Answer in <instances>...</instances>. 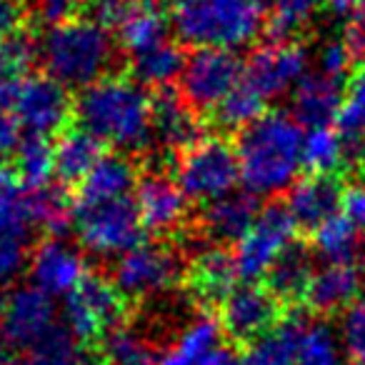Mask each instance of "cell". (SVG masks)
Wrapping results in <instances>:
<instances>
[{
  "mask_svg": "<svg viewBox=\"0 0 365 365\" xmlns=\"http://www.w3.org/2000/svg\"><path fill=\"white\" fill-rule=\"evenodd\" d=\"M76 118L103 145L135 153L153 143V98L135 78L106 76L81 91Z\"/></svg>",
  "mask_w": 365,
  "mask_h": 365,
  "instance_id": "1",
  "label": "cell"
},
{
  "mask_svg": "<svg viewBox=\"0 0 365 365\" xmlns=\"http://www.w3.org/2000/svg\"><path fill=\"white\" fill-rule=\"evenodd\" d=\"M303 128L293 115L263 113L238 133L240 182L253 195H275L293 188L303 168Z\"/></svg>",
  "mask_w": 365,
  "mask_h": 365,
  "instance_id": "2",
  "label": "cell"
},
{
  "mask_svg": "<svg viewBox=\"0 0 365 365\" xmlns=\"http://www.w3.org/2000/svg\"><path fill=\"white\" fill-rule=\"evenodd\" d=\"M38 56L46 66V76L66 88L86 91L106 78L115 58V48L106 28L91 18H71L48 26L38 43Z\"/></svg>",
  "mask_w": 365,
  "mask_h": 365,
  "instance_id": "3",
  "label": "cell"
},
{
  "mask_svg": "<svg viewBox=\"0 0 365 365\" xmlns=\"http://www.w3.org/2000/svg\"><path fill=\"white\" fill-rule=\"evenodd\" d=\"M170 26L188 46L235 51L263 33V0H170Z\"/></svg>",
  "mask_w": 365,
  "mask_h": 365,
  "instance_id": "4",
  "label": "cell"
},
{
  "mask_svg": "<svg viewBox=\"0 0 365 365\" xmlns=\"http://www.w3.org/2000/svg\"><path fill=\"white\" fill-rule=\"evenodd\" d=\"M0 106L16 115L28 135L51 138L66 133L76 113L68 88L51 76H6L0 78Z\"/></svg>",
  "mask_w": 365,
  "mask_h": 365,
  "instance_id": "5",
  "label": "cell"
},
{
  "mask_svg": "<svg viewBox=\"0 0 365 365\" xmlns=\"http://www.w3.org/2000/svg\"><path fill=\"white\" fill-rule=\"evenodd\" d=\"M173 180L193 203L208 205L233 193L240 180L235 148L223 138H198L193 145L178 153Z\"/></svg>",
  "mask_w": 365,
  "mask_h": 365,
  "instance_id": "6",
  "label": "cell"
},
{
  "mask_svg": "<svg viewBox=\"0 0 365 365\" xmlns=\"http://www.w3.org/2000/svg\"><path fill=\"white\" fill-rule=\"evenodd\" d=\"M73 228L86 250L96 255H125L143 243V225L133 200L120 198L101 205H76Z\"/></svg>",
  "mask_w": 365,
  "mask_h": 365,
  "instance_id": "7",
  "label": "cell"
},
{
  "mask_svg": "<svg viewBox=\"0 0 365 365\" xmlns=\"http://www.w3.org/2000/svg\"><path fill=\"white\" fill-rule=\"evenodd\" d=\"M128 313V298L113 280L88 273L76 290L66 298L63 318L66 328L83 343L108 338L120 328Z\"/></svg>",
  "mask_w": 365,
  "mask_h": 365,
  "instance_id": "8",
  "label": "cell"
},
{
  "mask_svg": "<svg viewBox=\"0 0 365 365\" xmlns=\"http://www.w3.org/2000/svg\"><path fill=\"white\" fill-rule=\"evenodd\" d=\"M243 78L245 66L235 51L198 48L182 68L180 96L195 113H215Z\"/></svg>",
  "mask_w": 365,
  "mask_h": 365,
  "instance_id": "9",
  "label": "cell"
},
{
  "mask_svg": "<svg viewBox=\"0 0 365 365\" xmlns=\"http://www.w3.org/2000/svg\"><path fill=\"white\" fill-rule=\"evenodd\" d=\"M295 228L298 225L285 205H265L253 228L243 235L240 243H235L233 258L240 280L255 283V280L265 278L273 263L280 258V253L293 243Z\"/></svg>",
  "mask_w": 365,
  "mask_h": 365,
  "instance_id": "10",
  "label": "cell"
},
{
  "mask_svg": "<svg viewBox=\"0 0 365 365\" xmlns=\"http://www.w3.org/2000/svg\"><path fill=\"white\" fill-rule=\"evenodd\" d=\"M182 273L175 250L158 243H140L120 255L113 270V283L125 298H150L170 290Z\"/></svg>",
  "mask_w": 365,
  "mask_h": 365,
  "instance_id": "11",
  "label": "cell"
},
{
  "mask_svg": "<svg viewBox=\"0 0 365 365\" xmlns=\"http://www.w3.org/2000/svg\"><path fill=\"white\" fill-rule=\"evenodd\" d=\"M308 51L295 41H273L255 48L245 63L243 81L263 101H275L293 93L298 83L308 76Z\"/></svg>",
  "mask_w": 365,
  "mask_h": 365,
  "instance_id": "12",
  "label": "cell"
},
{
  "mask_svg": "<svg viewBox=\"0 0 365 365\" xmlns=\"http://www.w3.org/2000/svg\"><path fill=\"white\" fill-rule=\"evenodd\" d=\"M56 328V303L36 285L16 288L0 300V343L28 350Z\"/></svg>",
  "mask_w": 365,
  "mask_h": 365,
  "instance_id": "13",
  "label": "cell"
},
{
  "mask_svg": "<svg viewBox=\"0 0 365 365\" xmlns=\"http://www.w3.org/2000/svg\"><path fill=\"white\" fill-rule=\"evenodd\" d=\"M283 300L270 293L268 285H238L220 303V325L235 343H253L280 323Z\"/></svg>",
  "mask_w": 365,
  "mask_h": 365,
  "instance_id": "14",
  "label": "cell"
},
{
  "mask_svg": "<svg viewBox=\"0 0 365 365\" xmlns=\"http://www.w3.org/2000/svg\"><path fill=\"white\" fill-rule=\"evenodd\" d=\"M133 203L150 233H173L188 215V198L178 188V182L163 173H148L138 180Z\"/></svg>",
  "mask_w": 365,
  "mask_h": 365,
  "instance_id": "15",
  "label": "cell"
},
{
  "mask_svg": "<svg viewBox=\"0 0 365 365\" xmlns=\"http://www.w3.org/2000/svg\"><path fill=\"white\" fill-rule=\"evenodd\" d=\"M31 280L38 290L51 298L71 295L88 275L86 260L73 245L58 238L43 240L31 258Z\"/></svg>",
  "mask_w": 365,
  "mask_h": 365,
  "instance_id": "16",
  "label": "cell"
},
{
  "mask_svg": "<svg viewBox=\"0 0 365 365\" xmlns=\"http://www.w3.org/2000/svg\"><path fill=\"white\" fill-rule=\"evenodd\" d=\"M363 295V270L355 263H328L315 270L303 303L315 313H338Z\"/></svg>",
  "mask_w": 365,
  "mask_h": 365,
  "instance_id": "17",
  "label": "cell"
},
{
  "mask_svg": "<svg viewBox=\"0 0 365 365\" xmlns=\"http://www.w3.org/2000/svg\"><path fill=\"white\" fill-rule=\"evenodd\" d=\"M340 200H343V188L333 175H308L290 188L285 208L298 228L315 230L340 213Z\"/></svg>",
  "mask_w": 365,
  "mask_h": 365,
  "instance_id": "18",
  "label": "cell"
},
{
  "mask_svg": "<svg viewBox=\"0 0 365 365\" xmlns=\"http://www.w3.org/2000/svg\"><path fill=\"white\" fill-rule=\"evenodd\" d=\"M238 268H235V258L228 250L210 245V248L200 250L193 255L188 263V273H185V283H188L190 293L200 300V303H223L235 288H238Z\"/></svg>",
  "mask_w": 365,
  "mask_h": 365,
  "instance_id": "19",
  "label": "cell"
},
{
  "mask_svg": "<svg viewBox=\"0 0 365 365\" xmlns=\"http://www.w3.org/2000/svg\"><path fill=\"white\" fill-rule=\"evenodd\" d=\"M153 138L163 148H170L178 153H182L198 138H203L195 110L185 103V98L168 91V88H163L153 98Z\"/></svg>",
  "mask_w": 365,
  "mask_h": 365,
  "instance_id": "20",
  "label": "cell"
},
{
  "mask_svg": "<svg viewBox=\"0 0 365 365\" xmlns=\"http://www.w3.org/2000/svg\"><path fill=\"white\" fill-rule=\"evenodd\" d=\"M345 103L343 86L325 73H308L293 91V113L295 120L308 128L330 125L338 118Z\"/></svg>",
  "mask_w": 365,
  "mask_h": 365,
  "instance_id": "21",
  "label": "cell"
},
{
  "mask_svg": "<svg viewBox=\"0 0 365 365\" xmlns=\"http://www.w3.org/2000/svg\"><path fill=\"white\" fill-rule=\"evenodd\" d=\"M258 195L253 193H228L223 198L205 205L203 228L215 243H240L243 235L253 228L260 215Z\"/></svg>",
  "mask_w": 365,
  "mask_h": 365,
  "instance_id": "22",
  "label": "cell"
},
{
  "mask_svg": "<svg viewBox=\"0 0 365 365\" xmlns=\"http://www.w3.org/2000/svg\"><path fill=\"white\" fill-rule=\"evenodd\" d=\"M138 185V173L128 158L103 155V160L91 170V175L78 185L76 205H101L128 198Z\"/></svg>",
  "mask_w": 365,
  "mask_h": 365,
  "instance_id": "23",
  "label": "cell"
},
{
  "mask_svg": "<svg viewBox=\"0 0 365 365\" xmlns=\"http://www.w3.org/2000/svg\"><path fill=\"white\" fill-rule=\"evenodd\" d=\"M103 143L96 135H91L83 128L66 130L58 135V143L53 145L56 158V178L63 185H81L91 170L103 160Z\"/></svg>",
  "mask_w": 365,
  "mask_h": 365,
  "instance_id": "24",
  "label": "cell"
},
{
  "mask_svg": "<svg viewBox=\"0 0 365 365\" xmlns=\"http://www.w3.org/2000/svg\"><path fill=\"white\" fill-rule=\"evenodd\" d=\"M313 258H310V250L303 243H290L288 248L280 253V258L273 263V268L265 275V283H268L270 293L275 295L283 303L290 300H303L308 283L313 278Z\"/></svg>",
  "mask_w": 365,
  "mask_h": 365,
  "instance_id": "25",
  "label": "cell"
},
{
  "mask_svg": "<svg viewBox=\"0 0 365 365\" xmlns=\"http://www.w3.org/2000/svg\"><path fill=\"white\" fill-rule=\"evenodd\" d=\"M182 68H185V56L182 48L178 43H173L170 38L153 48L130 56V71L140 86L150 88H168L173 81H180Z\"/></svg>",
  "mask_w": 365,
  "mask_h": 365,
  "instance_id": "26",
  "label": "cell"
},
{
  "mask_svg": "<svg viewBox=\"0 0 365 365\" xmlns=\"http://www.w3.org/2000/svg\"><path fill=\"white\" fill-rule=\"evenodd\" d=\"M303 318L280 320L270 333L253 340L243 353V365H295Z\"/></svg>",
  "mask_w": 365,
  "mask_h": 365,
  "instance_id": "27",
  "label": "cell"
},
{
  "mask_svg": "<svg viewBox=\"0 0 365 365\" xmlns=\"http://www.w3.org/2000/svg\"><path fill=\"white\" fill-rule=\"evenodd\" d=\"M26 365H101L88 343L68 328H53L33 348L26 350Z\"/></svg>",
  "mask_w": 365,
  "mask_h": 365,
  "instance_id": "28",
  "label": "cell"
},
{
  "mask_svg": "<svg viewBox=\"0 0 365 365\" xmlns=\"http://www.w3.org/2000/svg\"><path fill=\"white\" fill-rule=\"evenodd\" d=\"M168 26H170V18H165V13L158 11L153 3H133L130 13L115 33L120 46L130 56H135L145 48L168 41Z\"/></svg>",
  "mask_w": 365,
  "mask_h": 365,
  "instance_id": "29",
  "label": "cell"
},
{
  "mask_svg": "<svg viewBox=\"0 0 365 365\" xmlns=\"http://www.w3.org/2000/svg\"><path fill=\"white\" fill-rule=\"evenodd\" d=\"M348 155L350 150L338 128H308L303 138V168H308L310 175H335Z\"/></svg>",
  "mask_w": 365,
  "mask_h": 365,
  "instance_id": "30",
  "label": "cell"
},
{
  "mask_svg": "<svg viewBox=\"0 0 365 365\" xmlns=\"http://www.w3.org/2000/svg\"><path fill=\"white\" fill-rule=\"evenodd\" d=\"M313 248L328 263H355L363 248L360 230L343 213H338L313 230Z\"/></svg>",
  "mask_w": 365,
  "mask_h": 365,
  "instance_id": "31",
  "label": "cell"
},
{
  "mask_svg": "<svg viewBox=\"0 0 365 365\" xmlns=\"http://www.w3.org/2000/svg\"><path fill=\"white\" fill-rule=\"evenodd\" d=\"M16 175L23 190H41L48 188V180L56 175V158H53V145L48 138L28 135L16 148Z\"/></svg>",
  "mask_w": 365,
  "mask_h": 365,
  "instance_id": "32",
  "label": "cell"
},
{
  "mask_svg": "<svg viewBox=\"0 0 365 365\" xmlns=\"http://www.w3.org/2000/svg\"><path fill=\"white\" fill-rule=\"evenodd\" d=\"M295 365H345V350L333 328L305 320L298 340Z\"/></svg>",
  "mask_w": 365,
  "mask_h": 365,
  "instance_id": "33",
  "label": "cell"
},
{
  "mask_svg": "<svg viewBox=\"0 0 365 365\" xmlns=\"http://www.w3.org/2000/svg\"><path fill=\"white\" fill-rule=\"evenodd\" d=\"M28 210H31L33 225L51 235H63L73 223V210L66 195L51 185L41 190H28Z\"/></svg>",
  "mask_w": 365,
  "mask_h": 365,
  "instance_id": "34",
  "label": "cell"
},
{
  "mask_svg": "<svg viewBox=\"0 0 365 365\" xmlns=\"http://www.w3.org/2000/svg\"><path fill=\"white\" fill-rule=\"evenodd\" d=\"M265 101L248 86V83H240L228 98L218 106V110L213 113L218 125L230 128V130H243L250 123H255L263 115Z\"/></svg>",
  "mask_w": 365,
  "mask_h": 365,
  "instance_id": "35",
  "label": "cell"
},
{
  "mask_svg": "<svg viewBox=\"0 0 365 365\" xmlns=\"http://www.w3.org/2000/svg\"><path fill=\"white\" fill-rule=\"evenodd\" d=\"M155 353L135 330L118 328L103 338V363L106 365H155Z\"/></svg>",
  "mask_w": 365,
  "mask_h": 365,
  "instance_id": "36",
  "label": "cell"
},
{
  "mask_svg": "<svg viewBox=\"0 0 365 365\" xmlns=\"http://www.w3.org/2000/svg\"><path fill=\"white\" fill-rule=\"evenodd\" d=\"M323 0H270L268 31L275 41H293V36L310 23Z\"/></svg>",
  "mask_w": 365,
  "mask_h": 365,
  "instance_id": "37",
  "label": "cell"
},
{
  "mask_svg": "<svg viewBox=\"0 0 365 365\" xmlns=\"http://www.w3.org/2000/svg\"><path fill=\"white\" fill-rule=\"evenodd\" d=\"M220 333H223L220 320L210 318V315H200L193 323L185 325L173 350L180 353L190 365H198V360L220 343Z\"/></svg>",
  "mask_w": 365,
  "mask_h": 365,
  "instance_id": "38",
  "label": "cell"
},
{
  "mask_svg": "<svg viewBox=\"0 0 365 365\" xmlns=\"http://www.w3.org/2000/svg\"><path fill=\"white\" fill-rule=\"evenodd\" d=\"M31 228L28 190H23L21 182L0 190V238H26Z\"/></svg>",
  "mask_w": 365,
  "mask_h": 365,
  "instance_id": "39",
  "label": "cell"
},
{
  "mask_svg": "<svg viewBox=\"0 0 365 365\" xmlns=\"http://www.w3.org/2000/svg\"><path fill=\"white\" fill-rule=\"evenodd\" d=\"M338 338L350 363L365 365V295L343 310Z\"/></svg>",
  "mask_w": 365,
  "mask_h": 365,
  "instance_id": "40",
  "label": "cell"
},
{
  "mask_svg": "<svg viewBox=\"0 0 365 365\" xmlns=\"http://www.w3.org/2000/svg\"><path fill=\"white\" fill-rule=\"evenodd\" d=\"M353 58H355V51L350 48L348 38H333L328 41L318 53V66H320V73L325 76L335 78H345L353 68Z\"/></svg>",
  "mask_w": 365,
  "mask_h": 365,
  "instance_id": "41",
  "label": "cell"
},
{
  "mask_svg": "<svg viewBox=\"0 0 365 365\" xmlns=\"http://www.w3.org/2000/svg\"><path fill=\"white\" fill-rule=\"evenodd\" d=\"M26 238H0V285L11 283L26 268Z\"/></svg>",
  "mask_w": 365,
  "mask_h": 365,
  "instance_id": "42",
  "label": "cell"
},
{
  "mask_svg": "<svg viewBox=\"0 0 365 365\" xmlns=\"http://www.w3.org/2000/svg\"><path fill=\"white\" fill-rule=\"evenodd\" d=\"M135 0H91V21L106 31H118Z\"/></svg>",
  "mask_w": 365,
  "mask_h": 365,
  "instance_id": "43",
  "label": "cell"
},
{
  "mask_svg": "<svg viewBox=\"0 0 365 365\" xmlns=\"http://www.w3.org/2000/svg\"><path fill=\"white\" fill-rule=\"evenodd\" d=\"M340 213L365 233V182H353L343 188V200H340Z\"/></svg>",
  "mask_w": 365,
  "mask_h": 365,
  "instance_id": "44",
  "label": "cell"
},
{
  "mask_svg": "<svg viewBox=\"0 0 365 365\" xmlns=\"http://www.w3.org/2000/svg\"><path fill=\"white\" fill-rule=\"evenodd\" d=\"M88 6L91 0H41V13L48 23H63L76 18Z\"/></svg>",
  "mask_w": 365,
  "mask_h": 365,
  "instance_id": "45",
  "label": "cell"
},
{
  "mask_svg": "<svg viewBox=\"0 0 365 365\" xmlns=\"http://www.w3.org/2000/svg\"><path fill=\"white\" fill-rule=\"evenodd\" d=\"M21 123L8 108L0 106V158L21 145Z\"/></svg>",
  "mask_w": 365,
  "mask_h": 365,
  "instance_id": "46",
  "label": "cell"
},
{
  "mask_svg": "<svg viewBox=\"0 0 365 365\" xmlns=\"http://www.w3.org/2000/svg\"><path fill=\"white\" fill-rule=\"evenodd\" d=\"M345 38H348L355 56H365V0H360L358 11H355V16L350 18L348 36Z\"/></svg>",
  "mask_w": 365,
  "mask_h": 365,
  "instance_id": "47",
  "label": "cell"
},
{
  "mask_svg": "<svg viewBox=\"0 0 365 365\" xmlns=\"http://www.w3.org/2000/svg\"><path fill=\"white\" fill-rule=\"evenodd\" d=\"M198 365H243V355L235 353L230 345L218 343L213 350H208V353L198 360Z\"/></svg>",
  "mask_w": 365,
  "mask_h": 365,
  "instance_id": "48",
  "label": "cell"
},
{
  "mask_svg": "<svg viewBox=\"0 0 365 365\" xmlns=\"http://www.w3.org/2000/svg\"><path fill=\"white\" fill-rule=\"evenodd\" d=\"M348 101L358 103V106L365 110V66H360L358 71H355L353 81H350V93H348Z\"/></svg>",
  "mask_w": 365,
  "mask_h": 365,
  "instance_id": "49",
  "label": "cell"
},
{
  "mask_svg": "<svg viewBox=\"0 0 365 365\" xmlns=\"http://www.w3.org/2000/svg\"><path fill=\"white\" fill-rule=\"evenodd\" d=\"M358 6L360 0H328L330 13L335 18H340V21H350L355 16V11H358Z\"/></svg>",
  "mask_w": 365,
  "mask_h": 365,
  "instance_id": "50",
  "label": "cell"
},
{
  "mask_svg": "<svg viewBox=\"0 0 365 365\" xmlns=\"http://www.w3.org/2000/svg\"><path fill=\"white\" fill-rule=\"evenodd\" d=\"M16 36V33H13ZM8 38L11 36H3L0 33V78L11 76V68H8Z\"/></svg>",
  "mask_w": 365,
  "mask_h": 365,
  "instance_id": "51",
  "label": "cell"
},
{
  "mask_svg": "<svg viewBox=\"0 0 365 365\" xmlns=\"http://www.w3.org/2000/svg\"><path fill=\"white\" fill-rule=\"evenodd\" d=\"M155 365H190V363L185 358H182L180 353H175V350L170 348L168 353H163L160 358L155 360Z\"/></svg>",
  "mask_w": 365,
  "mask_h": 365,
  "instance_id": "52",
  "label": "cell"
},
{
  "mask_svg": "<svg viewBox=\"0 0 365 365\" xmlns=\"http://www.w3.org/2000/svg\"><path fill=\"white\" fill-rule=\"evenodd\" d=\"M0 365H18L16 358H13L11 350H8L6 345H0Z\"/></svg>",
  "mask_w": 365,
  "mask_h": 365,
  "instance_id": "53",
  "label": "cell"
},
{
  "mask_svg": "<svg viewBox=\"0 0 365 365\" xmlns=\"http://www.w3.org/2000/svg\"><path fill=\"white\" fill-rule=\"evenodd\" d=\"M360 158H363V163H365V138H363V143H360V153H358Z\"/></svg>",
  "mask_w": 365,
  "mask_h": 365,
  "instance_id": "54",
  "label": "cell"
},
{
  "mask_svg": "<svg viewBox=\"0 0 365 365\" xmlns=\"http://www.w3.org/2000/svg\"><path fill=\"white\" fill-rule=\"evenodd\" d=\"M135 3H153V0H135Z\"/></svg>",
  "mask_w": 365,
  "mask_h": 365,
  "instance_id": "55",
  "label": "cell"
}]
</instances>
